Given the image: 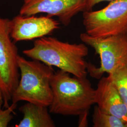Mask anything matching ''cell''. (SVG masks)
I'll use <instances>...</instances> for the list:
<instances>
[{
  "label": "cell",
  "instance_id": "4",
  "mask_svg": "<svg viewBox=\"0 0 127 127\" xmlns=\"http://www.w3.org/2000/svg\"><path fill=\"white\" fill-rule=\"evenodd\" d=\"M80 38L83 43L92 47L100 57L98 67L88 63V73L91 77L99 80L104 73L109 74L127 64V34L96 38L83 32Z\"/></svg>",
  "mask_w": 127,
  "mask_h": 127
},
{
  "label": "cell",
  "instance_id": "12",
  "mask_svg": "<svg viewBox=\"0 0 127 127\" xmlns=\"http://www.w3.org/2000/svg\"><path fill=\"white\" fill-rule=\"evenodd\" d=\"M108 77L117 89L127 106V64L121 66L109 73Z\"/></svg>",
  "mask_w": 127,
  "mask_h": 127
},
{
  "label": "cell",
  "instance_id": "14",
  "mask_svg": "<svg viewBox=\"0 0 127 127\" xmlns=\"http://www.w3.org/2000/svg\"><path fill=\"white\" fill-rule=\"evenodd\" d=\"M111 0H87V4L86 10H91L95 5L101 2L105 1H111Z\"/></svg>",
  "mask_w": 127,
  "mask_h": 127
},
{
  "label": "cell",
  "instance_id": "10",
  "mask_svg": "<svg viewBox=\"0 0 127 127\" xmlns=\"http://www.w3.org/2000/svg\"><path fill=\"white\" fill-rule=\"evenodd\" d=\"M48 107L27 102L19 110L23 114V118L16 127H55Z\"/></svg>",
  "mask_w": 127,
  "mask_h": 127
},
{
  "label": "cell",
  "instance_id": "9",
  "mask_svg": "<svg viewBox=\"0 0 127 127\" xmlns=\"http://www.w3.org/2000/svg\"><path fill=\"white\" fill-rule=\"evenodd\" d=\"M95 91V104L100 109L127 123V106L108 76L100 78Z\"/></svg>",
  "mask_w": 127,
  "mask_h": 127
},
{
  "label": "cell",
  "instance_id": "3",
  "mask_svg": "<svg viewBox=\"0 0 127 127\" xmlns=\"http://www.w3.org/2000/svg\"><path fill=\"white\" fill-rule=\"evenodd\" d=\"M18 66L20 79L12 102L17 104L24 101L49 107L52 100L50 81L55 73L52 66L36 60H28L20 56Z\"/></svg>",
  "mask_w": 127,
  "mask_h": 127
},
{
  "label": "cell",
  "instance_id": "7",
  "mask_svg": "<svg viewBox=\"0 0 127 127\" xmlns=\"http://www.w3.org/2000/svg\"><path fill=\"white\" fill-rule=\"evenodd\" d=\"M87 0H25L20 14L30 16L46 13L57 17L64 26H67L74 17L86 10Z\"/></svg>",
  "mask_w": 127,
  "mask_h": 127
},
{
  "label": "cell",
  "instance_id": "2",
  "mask_svg": "<svg viewBox=\"0 0 127 127\" xmlns=\"http://www.w3.org/2000/svg\"><path fill=\"white\" fill-rule=\"evenodd\" d=\"M23 54L32 60L39 61L79 78L86 77L88 63L84 58L89 54L86 44L71 43L52 37L35 40L32 48Z\"/></svg>",
  "mask_w": 127,
  "mask_h": 127
},
{
  "label": "cell",
  "instance_id": "13",
  "mask_svg": "<svg viewBox=\"0 0 127 127\" xmlns=\"http://www.w3.org/2000/svg\"><path fill=\"white\" fill-rule=\"evenodd\" d=\"M17 107V104L12 103L6 109H0V127H8L13 117L12 114Z\"/></svg>",
  "mask_w": 127,
  "mask_h": 127
},
{
  "label": "cell",
  "instance_id": "8",
  "mask_svg": "<svg viewBox=\"0 0 127 127\" xmlns=\"http://www.w3.org/2000/svg\"><path fill=\"white\" fill-rule=\"evenodd\" d=\"M59 28V23L47 16L20 15L11 20L10 36L14 42L32 40L45 36Z\"/></svg>",
  "mask_w": 127,
  "mask_h": 127
},
{
  "label": "cell",
  "instance_id": "1",
  "mask_svg": "<svg viewBox=\"0 0 127 127\" xmlns=\"http://www.w3.org/2000/svg\"><path fill=\"white\" fill-rule=\"evenodd\" d=\"M50 86L52 100L49 107L51 114L80 116L95 104V89L86 77H71L59 70L51 77Z\"/></svg>",
  "mask_w": 127,
  "mask_h": 127
},
{
  "label": "cell",
  "instance_id": "15",
  "mask_svg": "<svg viewBox=\"0 0 127 127\" xmlns=\"http://www.w3.org/2000/svg\"><path fill=\"white\" fill-rule=\"evenodd\" d=\"M4 100H3V96L1 91L0 90V109H2V106L3 105Z\"/></svg>",
  "mask_w": 127,
  "mask_h": 127
},
{
  "label": "cell",
  "instance_id": "5",
  "mask_svg": "<svg viewBox=\"0 0 127 127\" xmlns=\"http://www.w3.org/2000/svg\"><path fill=\"white\" fill-rule=\"evenodd\" d=\"M85 32L96 38L127 34V0H112L102 9L83 11Z\"/></svg>",
  "mask_w": 127,
  "mask_h": 127
},
{
  "label": "cell",
  "instance_id": "11",
  "mask_svg": "<svg viewBox=\"0 0 127 127\" xmlns=\"http://www.w3.org/2000/svg\"><path fill=\"white\" fill-rule=\"evenodd\" d=\"M93 127H127V123L100 109L96 105L92 115Z\"/></svg>",
  "mask_w": 127,
  "mask_h": 127
},
{
  "label": "cell",
  "instance_id": "6",
  "mask_svg": "<svg viewBox=\"0 0 127 127\" xmlns=\"http://www.w3.org/2000/svg\"><path fill=\"white\" fill-rule=\"evenodd\" d=\"M11 20L0 17V90L4 108L9 106L19 80L18 49L11 41Z\"/></svg>",
  "mask_w": 127,
  "mask_h": 127
}]
</instances>
